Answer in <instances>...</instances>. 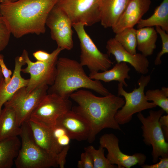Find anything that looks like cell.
Returning <instances> with one entry per match:
<instances>
[{"label":"cell","instance_id":"1","mask_svg":"<svg viewBox=\"0 0 168 168\" xmlns=\"http://www.w3.org/2000/svg\"><path fill=\"white\" fill-rule=\"evenodd\" d=\"M69 98L77 104L72 110L89 124L90 132L87 140L89 142H93L96 135L104 129L121 130L115 116L124 104L123 98L111 93L99 97L89 91L83 89L73 92Z\"/></svg>","mask_w":168,"mask_h":168},{"label":"cell","instance_id":"14","mask_svg":"<svg viewBox=\"0 0 168 168\" xmlns=\"http://www.w3.org/2000/svg\"><path fill=\"white\" fill-rule=\"evenodd\" d=\"M106 48L107 54L113 55L117 63L121 62L130 64L137 72L144 75L149 71V60L142 54H132L126 50L114 38L109 40Z\"/></svg>","mask_w":168,"mask_h":168},{"label":"cell","instance_id":"25","mask_svg":"<svg viewBox=\"0 0 168 168\" xmlns=\"http://www.w3.org/2000/svg\"><path fill=\"white\" fill-rule=\"evenodd\" d=\"M114 38L126 50L132 54L137 53V29L125 28L116 33Z\"/></svg>","mask_w":168,"mask_h":168},{"label":"cell","instance_id":"16","mask_svg":"<svg viewBox=\"0 0 168 168\" xmlns=\"http://www.w3.org/2000/svg\"><path fill=\"white\" fill-rule=\"evenodd\" d=\"M56 124L63 127L72 139L81 141L88 138L90 128L88 122L71 110L59 117Z\"/></svg>","mask_w":168,"mask_h":168},{"label":"cell","instance_id":"33","mask_svg":"<svg viewBox=\"0 0 168 168\" xmlns=\"http://www.w3.org/2000/svg\"><path fill=\"white\" fill-rule=\"evenodd\" d=\"M69 148V145L64 147L57 156V164L58 167L60 168L64 167L66 162V157Z\"/></svg>","mask_w":168,"mask_h":168},{"label":"cell","instance_id":"31","mask_svg":"<svg viewBox=\"0 0 168 168\" xmlns=\"http://www.w3.org/2000/svg\"><path fill=\"white\" fill-rule=\"evenodd\" d=\"M63 50L62 48L57 47L51 53L44 50H39L33 53V55L37 61L49 62L58 58V55Z\"/></svg>","mask_w":168,"mask_h":168},{"label":"cell","instance_id":"30","mask_svg":"<svg viewBox=\"0 0 168 168\" xmlns=\"http://www.w3.org/2000/svg\"><path fill=\"white\" fill-rule=\"evenodd\" d=\"M11 34L5 20L0 14V52L7 45Z\"/></svg>","mask_w":168,"mask_h":168},{"label":"cell","instance_id":"11","mask_svg":"<svg viewBox=\"0 0 168 168\" xmlns=\"http://www.w3.org/2000/svg\"><path fill=\"white\" fill-rule=\"evenodd\" d=\"M27 67L22 68L21 72L29 73L30 77L26 86L27 92H30L35 89L44 85L51 86L54 82L57 72L58 58L49 62L36 61L30 59L27 51L24 49L21 55Z\"/></svg>","mask_w":168,"mask_h":168},{"label":"cell","instance_id":"9","mask_svg":"<svg viewBox=\"0 0 168 168\" xmlns=\"http://www.w3.org/2000/svg\"><path fill=\"white\" fill-rule=\"evenodd\" d=\"M72 108V103L69 99L47 93L29 119L51 126L56 124L59 117Z\"/></svg>","mask_w":168,"mask_h":168},{"label":"cell","instance_id":"15","mask_svg":"<svg viewBox=\"0 0 168 168\" xmlns=\"http://www.w3.org/2000/svg\"><path fill=\"white\" fill-rule=\"evenodd\" d=\"M151 0H129L116 24L111 28L115 34L124 29L133 27L149 10Z\"/></svg>","mask_w":168,"mask_h":168},{"label":"cell","instance_id":"23","mask_svg":"<svg viewBox=\"0 0 168 168\" xmlns=\"http://www.w3.org/2000/svg\"><path fill=\"white\" fill-rule=\"evenodd\" d=\"M18 137L11 138L0 142V168H11L20 148Z\"/></svg>","mask_w":168,"mask_h":168},{"label":"cell","instance_id":"21","mask_svg":"<svg viewBox=\"0 0 168 168\" xmlns=\"http://www.w3.org/2000/svg\"><path fill=\"white\" fill-rule=\"evenodd\" d=\"M130 71V68L127 63L121 62L117 63L110 69L102 72H90L89 76L92 79L102 81L105 82L117 81L125 87H127L128 85L125 79H130L128 74Z\"/></svg>","mask_w":168,"mask_h":168},{"label":"cell","instance_id":"36","mask_svg":"<svg viewBox=\"0 0 168 168\" xmlns=\"http://www.w3.org/2000/svg\"><path fill=\"white\" fill-rule=\"evenodd\" d=\"M161 128L166 141L168 140V114L162 115L159 120Z\"/></svg>","mask_w":168,"mask_h":168},{"label":"cell","instance_id":"22","mask_svg":"<svg viewBox=\"0 0 168 168\" xmlns=\"http://www.w3.org/2000/svg\"><path fill=\"white\" fill-rule=\"evenodd\" d=\"M157 34L153 27H146L137 29V48L145 56L152 54L156 49Z\"/></svg>","mask_w":168,"mask_h":168},{"label":"cell","instance_id":"29","mask_svg":"<svg viewBox=\"0 0 168 168\" xmlns=\"http://www.w3.org/2000/svg\"><path fill=\"white\" fill-rule=\"evenodd\" d=\"M155 29L157 33L159 34L162 42L161 50L157 54L154 62L155 65H158L161 63V57L168 53V33L159 26H156Z\"/></svg>","mask_w":168,"mask_h":168},{"label":"cell","instance_id":"24","mask_svg":"<svg viewBox=\"0 0 168 168\" xmlns=\"http://www.w3.org/2000/svg\"><path fill=\"white\" fill-rule=\"evenodd\" d=\"M153 26H160L168 33V0H163L152 16L141 19L137 24V29Z\"/></svg>","mask_w":168,"mask_h":168},{"label":"cell","instance_id":"13","mask_svg":"<svg viewBox=\"0 0 168 168\" xmlns=\"http://www.w3.org/2000/svg\"><path fill=\"white\" fill-rule=\"evenodd\" d=\"M119 142L117 137L112 133L105 134L100 138V146L107 150L106 157L111 164L117 165L118 168H130L137 164L141 166L144 164L147 159L144 154H125L121 151Z\"/></svg>","mask_w":168,"mask_h":168},{"label":"cell","instance_id":"3","mask_svg":"<svg viewBox=\"0 0 168 168\" xmlns=\"http://www.w3.org/2000/svg\"><path fill=\"white\" fill-rule=\"evenodd\" d=\"M77 61L66 57L58 58L57 72L53 84L49 87L48 93H54L69 99L70 95L81 88L89 89L105 96L110 93L100 81L92 79L85 73Z\"/></svg>","mask_w":168,"mask_h":168},{"label":"cell","instance_id":"28","mask_svg":"<svg viewBox=\"0 0 168 168\" xmlns=\"http://www.w3.org/2000/svg\"><path fill=\"white\" fill-rule=\"evenodd\" d=\"M50 127L55 143L61 151L64 147L69 145L72 139L63 127L56 124Z\"/></svg>","mask_w":168,"mask_h":168},{"label":"cell","instance_id":"2","mask_svg":"<svg viewBox=\"0 0 168 168\" xmlns=\"http://www.w3.org/2000/svg\"><path fill=\"white\" fill-rule=\"evenodd\" d=\"M57 0H18L0 3V14L11 34L19 38L46 31V21Z\"/></svg>","mask_w":168,"mask_h":168},{"label":"cell","instance_id":"4","mask_svg":"<svg viewBox=\"0 0 168 168\" xmlns=\"http://www.w3.org/2000/svg\"><path fill=\"white\" fill-rule=\"evenodd\" d=\"M21 145L15 160L17 168H49L58 167L56 158L41 148L36 142L27 122L21 126Z\"/></svg>","mask_w":168,"mask_h":168},{"label":"cell","instance_id":"32","mask_svg":"<svg viewBox=\"0 0 168 168\" xmlns=\"http://www.w3.org/2000/svg\"><path fill=\"white\" fill-rule=\"evenodd\" d=\"M79 168H93V162L92 157L90 153L86 151L81 155L80 160L77 163Z\"/></svg>","mask_w":168,"mask_h":168},{"label":"cell","instance_id":"7","mask_svg":"<svg viewBox=\"0 0 168 168\" xmlns=\"http://www.w3.org/2000/svg\"><path fill=\"white\" fill-rule=\"evenodd\" d=\"M85 26L82 23L72 24L80 43V63L83 66H86L90 72L109 69L113 63L107 54L103 53L98 49L86 32Z\"/></svg>","mask_w":168,"mask_h":168},{"label":"cell","instance_id":"8","mask_svg":"<svg viewBox=\"0 0 168 168\" xmlns=\"http://www.w3.org/2000/svg\"><path fill=\"white\" fill-rule=\"evenodd\" d=\"M49 88L48 86L44 85L28 93L26 87H22L4 105L13 110L18 124L21 126L29 119L33 112L47 94Z\"/></svg>","mask_w":168,"mask_h":168},{"label":"cell","instance_id":"19","mask_svg":"<svg viewBox=\"0 0 168 168\" xmlns=\"http://www.w3.org/2000/svg\"><path fill=\"white\" fill-rule=\"evenodd\" d=\"M26 121L37 144L44 150L56 158L61 150L55 143L50 127L30 119Z\"/></svg>","mask_w":168,"mask_h":168},{"label":"cell","instance_id":"26","mask_svg":"<svg viewBox=\"0 0 168 168\" xmlns=\"http://www.w3.org/2000/svg\"><path fill=\"white\" fill-rule=\"evenodd\" d=\"M148 101H152L156 105L160 107L168 114V88L163 86L161 89L149 90L145 93Z\"/></svg>","mask_w":168,"mask_h":168},{"label":"cell","instance_id":"10","mask_svg":"<svg viewBox=\"0 0 168 168\" xmlns=\"http://www.w3.org/2000/svg\"><path fill=\"white\" fill-rule=\"evenodd\" d=\"M99 0H57L56 5L68 16L72 24L90 26L100 22Z\"/></svg>","mask_w":168,"mask_h":168},{"label":"cell","instance_id":"38","mask_svg":"<svg viewBox=\"0 0 168 168\" xmlns=\"http://www.w3.org/2000/svg\"><path fill=\"white\" fill-rule=\"evenodd\" d=\"M18 0H0V3H3L7 2H15Z\"/></svg>","mask_w":168,"mask_h":168},{"label":"cell","instance_id":"39","mask_svg":"<svg viewBox=\"0 0 168 168\" xmlns=\"http://www.w3.org/2000/svg\"></svg>","mask_w":168,"mask_h":168},{"label":"cell","instance_id":"6","mask_svg":"<svg viewBox=\"0 0 168 168\" xmlns=\"http://www.w3.org/2000/svg\"><path fill=\"white\" fill-rule=\"evenodd\" d=\"M164 112L161 109L157 111L150 110L149 115L146 117L141 112L137 115L142 124L143 142L146 145L152 147V156L154 163L157 162L160 157H168V143L159 122L160 117Z\"/></svg>","mask_w":168,"mask_h":168},{"label":"cell","instance_id":"20","mask_svg":"<svg viewBox=\"0 0 168 168\" xmlns=\"http://www.w3.org/2000/svg\"><path fill=\"white\" fill-rule=\"evenodd\" d=\"M4 106L0 113V142L18 137L21 131L13 110L11 107Z\"/></svg>","mask_w":168,"mask_h":168},{"label":"cell","instance_id":"12","mask_svg":"<svg viewBox=\"0 0 168 168\" xmlns=\"http://www.w3.org/2000/svg\"><path fill=\"white\" fill-rule=\"evenodd\" d=\"M46 25L49 28L51 37L58 47L63 50L72 49V23L66 14L56 5L49 13Z\"/></svg>","mask_w":168,"mask_h":168},{"label":"cell","instance_id":"18","mask_svg":"<svg viewBox=\"0 0 168 168\" xmlns=\"http://www.w3.org/2000/svg\"><path fill=\"white\" fill-rule=\"evenodd\" d=\"M129 0H99L100 22L105 28L116 24Z\"/></svg>","mask_w":168,"mask_h":168},{"label":"cell","instance_id":"17","mask_svg":"<svg viewBox=\"0 0 168 168\" xmlns=\"http://www.w3.org/2000/svg\"><path fill=\"white\" fill-rule=\"evenodd\" d=\"M25 64L21 55L17 56L15 58V68L11 81L6 83L3 77L0 80V113L2 106L16 91L27 86L29 79L23 78L21 74L22 67Z\"/></svg>","mask_w":168,"mask_h":168},{"label":"cell","instance_id":"34","mask_svg":"<svg viewBox=\"0 0 168 168\" xmlns=\"http://www.w3.org/2000/svg\"><path fill=\"white\" fill-rule=\"evenodd\" d=\"M0 67L5 82L7 83L11 79L12 73V71L7 68L3 58L0 59Z\"/></svg>","mask_w":168,"mask_h":168},{"label":"cell","instance_id":"35","mask_svg":"<svg viewBox=\"0 0 168 168\" xmlns=\"http://www.w3.org/2000/svg\"><path fill=\"white\" fill-rule=\"evenodd\" d=\"M160 161L153 165L144 164L141 166L142 168H168V157L159 158Z\"/></svg>","mask_w":168,"mask_h":168},{"label":"cell","instance_id":"5","mask_svg":"<svg viewBox=\"0 0 168 168\" xmlns=\"http://www.w3.org/2000/svg\"><path fill=\"white\" fill-rule=\"evenodd\" d=\"M150 75H142L138 81V87L128 92L123 88V85L120 83L118 84V96L124 98V104L119 110L115 116V119L119 125H123L130 122L133 115L137 113L156 107V105L153 102H149L146 98L144 90L151 80Z\"/></svg>","mask_w":168,"mask_h":168},{"label":"cell","instance_id":"27","mask_svg":"<svg viewBox=\"0 0 168 168\" xmlns=\"http://www.w3.org/2000/svg\"><path fill=\"white\" fill-rule=\"evenodd\" d=\"M84 150L91 155L93 161V168H118L117 166L111 164L104 155V148L100 146L98 149L92 146L86 147Z\"/></svg>","mask_w":168,"mask_h":168},{"label":"cell","instance_id":"37","mask_svg":"<svg viewBox=\"0 0 168 168\" xmlns=\"http://www.w3.org/2000/svg\"><path fill=\"white\" fill-rule=\"evenodd\" d=\"M4 58V56L0 54V59ZM3 77V76L1 72V69L0 67V80Z\"/></svg>","mask_w":168,"mask_h":168}]
</instances>
